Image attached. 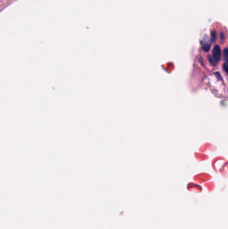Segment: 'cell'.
<instances>
[{
  "label": "cell",
  "mask_w": 228,
  "mask_h": 229,
  "mask_svg": "<svg viewBox=\"0 0 228 229\" xmlns=\"http://www.w3.org/2000/svg\"><path fill=\"white\" fill-rule=\"evenodd\" d=\"M220 59H221V49L219 46L216 45L213 49V58L211 59L209 57V59H210L211 63L215 65L218 62H219Z\"/></svg>",
  "instance_id": "obj_1"
},
{
  "label": "cell",
  "mask_w": 228,
  "mask_h": 229,
  "mask_svg": "<svg viewBox=\"0 0 228 229\" xmlns=\"http://www.w3.org/2000/svg\"><path fill=\"white\" fill-rule=\"evenodd\" d=\"M211 38H212V41L213 42H215V40H216V33L214 32H211Z\"/></svg>",
  "instance_id": "obj_2"
},
{
  "label": "cell",
  "mask_w": 228,
  "mask_h": 229,
  "mask_svg": "<svg viewBox=\"0 0 228 229\" xmlns=\"http://www.w3.org/2000/svg\"><path fill=\"white\" fill-rule=\"evenodd\" d=\"M223 54H224V59L227 60V48H225V50H224Z\"/></svg>",
  "instance_id": "obj_3"
},
{
  "label": "cell",
  "mask_w": 228,
  "mask_h": 229,
  "mask_svg": "<svg viewBox=\"0 0 228 229\" xmlns=\"http://www.w3.org/2000/svg\"><path fill=\"white\" fill-rule=\"evenodd\" d=\"M223 68H224V71H225V72L226 73L228 72V71H227V63H225L223 64Z\"/></svg>",
  "instance_id": "obj_4"
}]
</instances>
